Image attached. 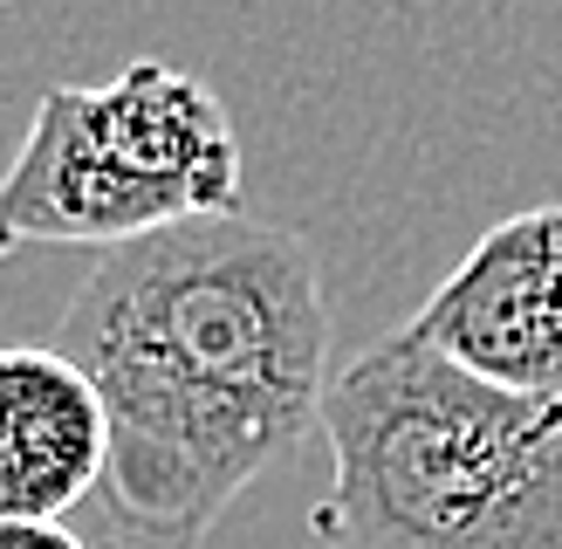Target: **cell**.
<instances>
[{
    "mask_svg": "<svg viewBox=\"0 0 562 549\" xmlns=\"http://www.w3.org/2000/svg\"><path fill=\"white\" fill-rule=\"evenodd\" d=\"M55 350L103 405V481L69 529L90 549H200L323 426V268L274 220H179L97 247L55 323Z\"/></svg>",
    "mask_w": 562,
    "mask_h": 549,
    "instance_id": "obj_1",
    "label": "cell"
},
{
    "mask_svg": "<svg viewBox=\"0 0 562 549\" xmlns=\"http://www.w3.org/2000/svg\"><path fill=\"white\" fill-rule=\"evenodd\" d=\"M323 439L316 529L344 549H562V399L487 384L412 329L329 378Z\"/></svg>",
    "mask_w": 562,
    "mask_h": 549,
    "instance_id": "obj_2",
    "label": "cell"
},
{
    "mask_svg": "<svg viewBox=\"0 0 562 549\" xmlns=\"http://www.w3.org/2000/svg\"><path fill=\"white\" fill-rule=\"evenodd\" d=\"M247 213L240 137L192 69L131 63L97 90H48L0 172V261L14 247H124L179 220Z\"/></svg>",
    "mask_w": 562,
    "mask_h": 549,
    "instance_id": "obj_3",
    "label": "cell"
},
{
    "mask_svg": "<svg viewBox=\"0 0 562 549\" xmlns=\"http://www.w3.org/2000/svg\"><path fill=\"white\" fill-rule=\"evenodd\" d=\"M405 329L487 384L562 399V200L487 227Z\"/></svg>",
    "mask_w": 562,
    "mask_h": 549,
    "instance_id": "obj_4",
    "label": "cell"
},
{
    "mask_svg": "<svg viewBox=\"0 0 562 549\" xmlns=\"http://www.w3.org/2000/svg\"><path fill=\"white\" fill-rule=\"evenodd\" d=\"M103 481V405L55 344L0 350V522H69Z\"/></svg>",
    "mask_w": 562,
    "mask_h": 549,
    "instance_id": "obj_5",
    "label": "cell"
},
{
    "mask_svg": "<svg viewBox=\"0 0 562 549\" xmlns=\"http://www.w3.org/2000/svg\"><path fill=\"white\" fill-rule=\"evenodd\" d=\"M0 549H90L69 522H0Z\"/></svg>",
    "mask_w": 562,
    "mask_h": 549,
    "instance_id": "obj_6",
    "label": "cell"
},
{
    "mask_svg": "<svg viewBox=\"0 0 562 549\" xmlns=\"http://www.w3.org/2000/svg\"><path fill=\"white\" fill-rule=\"evenodd\" d=\"M0 8H8V0H0Z\"/></svg>",
    "mask_w": 562,
    "mask_h": 549,
    "instance_id": "obj_7",
    "label": "cell"
}]
</instances>
